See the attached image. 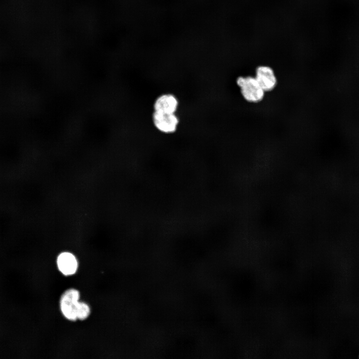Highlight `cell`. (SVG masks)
Segmentation results:
<instances>
[{"label":"cell","instance_id":"obj_1","mask_svg":"<svg viewBox=\"0 0 359 359\" xmlns=\"http://www.w3.org/2000/svg\"><path fill=\"white\" fill-rule=\"evenodd\" d=\"M236 83L240 89L242 97L246 102L255 104L263 100L265 92L254 76H240L237 78Z\"/></svg>","mask_w":359,"mask_h":359},{"label":"cell","instance_id":"obj_2","mask_svg":"<svg viewBox=\"0 0 359 359\" xmlns=\"http://www.w3.org/2000/svg\"><path fill=\"white\" fill-rule=\"evenodd\" d=\"M79 298V292L75 289H69L62 295L60 301V309L67 319L70 321L77 319V310Z\"/></svg>","mask_w":359,"mask_h":359},{"label":"cell","instance_id":"obj_3","mask_svg":"<svg viewBox=\"0 0 359 359\" xmlns=\"http://www.w3.org/2000/svg\"><path fill=\"white\" fill-rule=\"evenodd\" d=\"M152 121L155 128L164 134L175 132L179 124V119L175 114H167L154 111Z\"/></svg>","mask_w":359,"mask_h":359},{"label":"cell","instance_id":"obj_4","mask_svg":"<svg viewBox=\"0 0 359 359\" xmlns=\"http://www.w3.org/2000/svg\"><path fill=\"white\" fill-rule=\"evenodd\" d=\"M254 77L265 93L272 91L277 86V77L274 70L269 66L257 67Z\"/></svg>","mask_w":359,"mask_h":359},{"label":"cell","instance_id":"obj_5","mask_svg":"<svg viewBox=\"0 0 359 359\" xmlns=\"http://www.w3.org/2000/svg\"><path fill=\"white\" fill-rule=\"evenodd\" d=\"M179 101L176 96L171 93H165L158 96L154 101V111L175 114L179 107Z\"/></svg>","mask_w":359,"mask_h":359},{"label":"cell","instance_id":"obj_6","mask_svg":"<svg viewBox=\"0 0 359 359\" xmlns=\"http://www.w3.org/2000/svg\"><path fill=\"white\" fill-rule=\"evenodd\" d=\"M57 264L59 270L64 275L74 274L78 268L76 257L69 252L61 253L57 257Z\"/></svg>","mask_w":359,"mask_h":359},{"label":"cell","instance_id":"obj_7","mask_svg":"<svg viewBox=\"0 0 359 359\" xmlns=\"http://www.w3.org/2000/svg\"><path fill=\"white\" fill-rule=\"evenodd\" d=\"M90 313L89 306L84 303L79 302L77 310V318L80 320H84L88 318Z\"/></svg>","mask_w":359,"mask_h":359}]
</instances>
